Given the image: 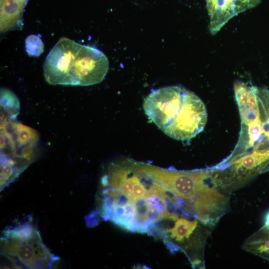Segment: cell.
Segmentation results:
<instances>
[{"label": "cell", "mask_w": 269, "mask_h": 269, "mask_svg": "<svg viewBox=\"0 0 269 269\" xmlns=\"http://www.w3.org/2000/svg\"><path fill=\"white\" fill-rule=\"evenodd\" d=\"M44 47L39 35H30L25 39V50L30 56L38 57L43 52Z\"/></svg>", "instance_id": "8fae6325"}, {"label": "cell", "mask_w": 269, "mask_h": 269, "mask_svg": "<svg viewBox=\"0 0 269 269\" xmlns=\"http://www.w3.org/2000/svg\"><path fill=\"white\" fill-rule=\"evenodd\" d=\"M0 253L17 269H51L59 260L44 245L37 229L27 223L3 232Z\"/></svg>", "instance_id": "277c9868"}, {"label": "cell", "mask_w": 269, "mask_h": 269, "mask_svg": "<svg viewBox=\"0 0 269 269\" xmlns=\"http://www.w3.org/2000/svg\"><path fill=\"white\" fill-rule=\"evenodd\" d=\"M209 17V30L217 34L233 17L258 5L261 0H205Z\"/></svg>", "instance_id": "8992f818"}, {"label": "cell", "mask_w": 269, "mask_h": 269, "mask_svg": "<svg viewBox=\"0 0 269 269\" xmlns=\"http://www.w3.org/2000/svg\"><path fill=\"white\" fill-rule=\"evenodd\" d=\"M199 219L180 215L175 221L169 230L170 236L178 242H183L188 239L198 227Z\"/></svg>", "instance_id": "9c48e42d"}, {"label": "cell", "mask_w": 269, "mask_h": 269, "mask_svg": "<svg viewBox=\"0 0 269 269\" xmlns=\"http://www.w3.org/2000/svg\"><path fill=\"white\" fill-rule=\"evenodd\" d=\"M134 215L139 225V233H146L149 220V206L146 198H139L134 201Z\"/></svg>", "instance_id": "30bf717a"}, {"label": "cell", "mask_w": 269, "mask_h": 269, "mask_svg": "<svg viewBox=\"0 0 269 269\" xmlns=\"http://www.w3.org/2000/svg\"><path fill=\"white\" fill-rule=\"evenodd\" d=\"M29 0H0V31L7 32L23 26V12Z\"/></svg>", "instance_id": "52a82bcc"}, {"label": "cell", "mask_w": 269, "mask_h": 269, "mask_svg": "<svg viewBox=\"0 0 269 269\" xmlns=\"http://www.w3.org/2000/svg\"><path fill=\"white\" fill-rule=\"evenodd\" d=\"M244 249L269 261V229H259L245 242Z\"/></svg>", "instance_id": "ba28073f"}, {"label": "cell", "mask_w": 269, "mask_h": 269, "mask_svg": "<svg viewBox=\"0 0 269 269\" xmlns=\"http://www.w3.org/2000/svg\"><path fill=\"white\" fill-rule=\"evenodd\" d=\"M1 120L0 191L33 161L38 140L31 128L6 119Z\"/></svg>", "instance_id": "5b68a950"}, {"label": "cell", "mask_w": 269, "mask_h": 269, "mask_svg": "<svg viewBox=\"0 0 269 269\" xmlns=\"http://www.w3.org/2000/svg\"><path fill=\"white\" fill-rule=\"evenodd\" d=\"M100 215L99 212L96 210L86 217V221L88 227H92L98 225Z\"/></svg>", "instance_id": "4fadbf2b"}, {"label": "cell", "mask_w": 269, "mask_h": 269, "mask_svg": "<svg viewBox=\"0 0 269 269\" xmlns=\"http://www.w3.org/2000/svg\"><path fill=\"white\" fill-rule=\"evenodd\" d=\"M238 108L241 126L235 150L240 156L260 158L269 167V90L259 88L256 95L240 104Z\"/></svg>", "instance_id": "3957f363"}, {"label": "cell", "mask_w": 269, "mask_h": 269, "mask_svg": "<svg viewBox=\"0 0 269 269\" xmlns=\"http://www.w3.org/2000/svg\"><path fill=\"white\" fill-rule=\"evenodd\" d=\"M124 167L125 169L124 179L118 188L115 189L117 190L120 193L126 195L131 201L134 202L136 200L133 195L134 184L132 181L127 177L126 167V166Z\"/></svg>", "instance_id": "7c38bea8"}, {"label": "cell", "mask_w": 269, "mask_h": 269, "mask_svg": "<svg viewBox=\"0 0 269 269\" xmlns=\"http://www.w3.org/2000/svg\"><path fill=\"white\" fill-rule=\"evenodd\" d=\"M145 114L169 137L191 140L201 132L207 121L202 100L181 85L166 86L152 91L144 99Z\"/></svg>", "instance_id": "6da1fadb"}, {"label": "cell", "mask_w": 269, "mask_h": 269, "mask_svg": "<svg viewBox=\"0 0 269 269\" xmlns=\"http://www.w3.org/2000/svg\"><path fill=\"white\" fill-rule=\"evenodd\" d=\"M109 66L100 50L62 37L46 57L43 73L51 85L89 86L103 80Z\"/></svg>", "instance_id": "7a4b0ae2"}]
</instances>
